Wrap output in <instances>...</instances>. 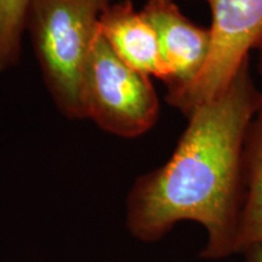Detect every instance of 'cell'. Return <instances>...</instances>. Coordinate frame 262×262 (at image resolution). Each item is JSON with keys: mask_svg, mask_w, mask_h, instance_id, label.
I'll return each instance as SVG.
<instances>
[{"mask_svg": "<svg viewBox=\"0 0 262 262\" xmlns=\"http://www.w3.org/2000/svg\"><path fill=\"white\" fill-rule=\"evenodd\" d=\"M247 60L226 89L186 114L188 123L170 159L139 176L126 199V227L157 243L179 222L202 225L204 260L238 254L243 203V150L262 93Z\"/></svg>", "mask_w": 262, "mask_h": 262, "instance_id": "1", "label": "cell"}, {"mask_svg": "<svg viewBox=\"0 0 262 262\" xmlns=\"http://www.w3.org/2000/svg\"><path fill=\"white\" fill-rule=\"evenodd\" d=\"M111 0H31L27 16L35 57L58 111L84 119L83 78L98 22Z\"/></svg>", "mask_w": 262, "mask_h": 262, "instance_id": "2", "label": "cell"}, {"mask_svg": "<svg viewBox=\"0 0 262 262\" xmlns=\"http://www.w3.org/2000/svg\"><path fill=\"white\" fill-rule=\"evenodd\" d=\"M85 118L106 133L134 139L155 126L159 100L150 78L117 56L98 28L83 78Z\"/></svg>", "mask_w": 262, "mask_h": 262, "instance_id": "3", "label": "cell"}, {"mask_svg": "<svg viewBox=\"0 0 262 262\" xmlns=\"http://www.w3.org/2000/svg\"><path fill=\"white\" fill-rule=\"evenodd\" d=\"M211 11V50L204 70L187 89L166 96V102L187 114L222 93L250 51L262 40V0H205Z\"/></svg>", "mask_w": 262, "mask_h": 262, "instance_id": "4", "label": "cell"}, {"mask_svg": "<svg viewBox=\"0 0 262 262\" xmlns=\"http://www.w3.org/2000/svg\"><path fill=\"white\" fill-rule=\"evenodd\" d=\"M156 31L160 55L169 73L168 95L187 89L204 70L211 50V33L186 17L173 0H148L141 10Z\"/></svg>", "mask_w": 262, "mask_h": 262, "instance_id": "5", "label": "cell"}, {"mask_svg": "<svg viewBox=\"0 0 262 262\" xmlns=\"http://www.w3.org/2000/svg\"><path fill=\"white\" fill-rule=\"evenodd\" d=\"M98 28L111 49L129 67L166 84L169 73L156 31L130 0L111 3L100 16Z\"/></svg>", "mask_w": 262, "mask_h": 262, "instance_id": "6", "label": "cell"}, {"mask_svg": "<svg viewBox=\"0 0 262 262\" xmlns=\"http://www.w3.org/2000/svg\"><path fill=\"white\" fill-rule=\"evenodd\" d=\"M243 183L238 253L262 247V107L249 126L245 139Z\"/></svg>", "mask_w": 262, "mask_h": 262, "instance_id": "7", "label": "cell"}, {"mask_svg": "<svg viewBox=\"0 0 262 262\" xmlns=\"http://www.w3.org/2000/svg\"><path fill=\"white\" fill-rule=\"evenodd\" d=\"M29 4L31 0H0V73L18 63Z\"/></svg>", "mask_w": 262, "mask_h": 262, "instance_id": "8", "label": "cell"}, {"mask_svg": "<svg viewBox=\"0 0 262 262\" xmlns=\"http://www.w3.org/2000/svg\"><path fill=\"white\" fill-rule=\"evenodd\" d=\"M245 262H262V247H253L243 251Z\"/></svg>", "mask_w": 262, "mask_h": 262, "instance_id": "9", "label": "cell"}, {"mask_svg": "<svg viewBox=\"0 0 262 262\" xmlns=\"http://www.w3.org/2000/svg\"><path fill=\"white\" fill-rule=\"evenodd\" d=\"M256 51H257V70L262 75V40L260 44L257 45Z\"/></svg>", "mask_w": 262, "mask_h": 262, "instance_id": "10", "label": "cell"}]
</instances>
